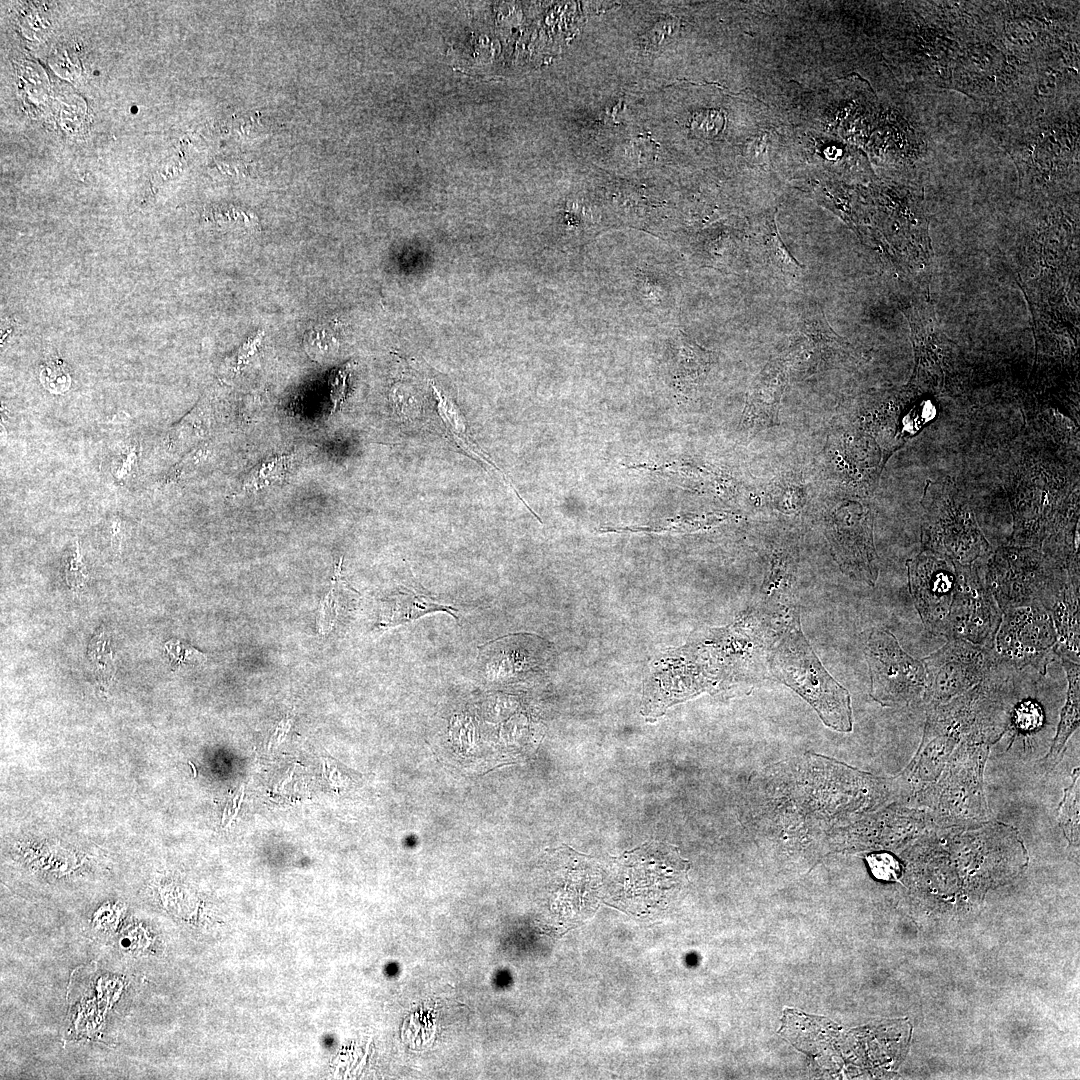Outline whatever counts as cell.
Here are the masks:
<instances>
[{"label": "cell", "instance_id": "cell-8", "mask_svg": "<svg viewBox=\"0 0 1080 1080\" xmlns=\"http://www.w3.org/2000/svg\"><path fill=\"white\" fill-rule=\"evenodd\" d=\"M871 507L850 500L839 505L826 523V537L841 569L855 580L874 586L879 560L873 539Z\"/></svg>", "mask_w": 1080, "mask_h": 1080}, {"label": "cell", "instance_id": "cell-15", "mask_svg": "<svg viewBox=\"0 0 1080 1080\" xmlns=\"http://www.w3.org/2000/svg\"><path fill=\"white\" fill-rule=\"evenodd\" d=\"M454 608L439 604L424 595H418L411 591H399L393 599L388 617L384 621L385 626L391 627L421 617L427 613L444 611L456 617Z\"/></svg>", "mask_w": 1080, "mask_h": 1080}, {"label": "cell", "instance_id": "cell-14", "mask_svg": "<svg viewBox=\"0 0 1080 1080\" xmlns=\"http://www.w3.org/2000/svg\"><path fill=\"white\" fill-rule=\"evenodd\" d=\"M294 460L295 454L290 453L271 456L260 462L245 476L240 492L254 493L283 483L293 466Z\"/></svg>", "mask_w": 1080, "mask_h": 1080}, {"label": "cell", "instance_id": "cell-1", "mask_svg": "<svg viewBox=\"0 0 1080 1080\" xmlns=\"http://www.w3.org/2000/svg\"><path fill=\"white\" fill-rule=\"evenodd\" d=\"M771 670L807 700L827 726L852 730L850 695L823 668L801 633L798 618L787 624L771 649Z\"/></svg>", "mask_w": 1080, "mask_h": 1080}, {"label": "cell", "instance_id": "cell-5", "mask_svg": "<svg viewBox=\"0 0 1080 1080\" xmlns=\"http://www.w3.org/2000/svg\"><path fill=\"white\" fill-rule=\"evenodd\" d=\"M921 661L926 674L925 699L936 704L969 691L1002 663L994 648L960 639H947Z\"/></svg>", "mask_w": 1080, "mask_h": 1080}, {"label": "cell", "instance_id": "cell-17", "mask_svg": "<svg viewBox=\"0 0 1080 1080\" xmlns=\"http://www.w3.org/2000/svg\"><path fill=\"white\" fill-rule=\"evenodd\" d=\"M304 347L310 358L319 363H327L337 350L334 336L327 328H313L304 336Z\"/></svg>", "mask_w": 1080, "mask_h": 1080}, {"label": "cell", "instance_id": "cell-22", "mask_svg": "<svg viewBox=\"0 0 1080 1080\" xmlns=\"http://www.w3.org/2000/svg\"><path fill=\"white\" fill-rule=\"evenodd\" d=\"M120 527H121L120 519L115 517L113 519V521H112V524H111V534H112L111 542H112V546L114 548H116V546H117V548L119 547Z\"/></svg>", "mask_w": 1080, "mask_h": 1080}, {"label": "cell", "instance_id": "cell-11", "mask_svg": "<svg viewBox=\"0 0 1080 1080\" xmlns=\"http://www.w3.org/2000/svg\"><path fill=\"white\" fill-rule=\"evenodd\" d=\"M787 379L785 361H773L761 372L747 400L742 418L746 430L777 424L778 409Z\"/></svg>", "mask_w": 1080, "mask_h": 1080}, {"label": "cell", "instance_id": "cell-9", "mask_svg": "<svg viewBox=\"0 0 1080 1080\" xmlns=\"http://www.w3.org/2000/svg\"><path fill=\"white\" fill-rule=\"evenodd\" d=\"M908 586L924 627L941 636L956 583L954 561L927 550L907 562Z\"/></svg>", "mask_w": 1080, "mask_h": 1080}, {"label": "cell", "instance_id": "cell-16", "mask_svg": "<svg viewBox=\"0 0 1080 1080\" xmlns=\"http://www.w3.org/2000/svg\"><path fill=\"white\" fill-rule=\"evenodd\" d=\"M1059 824L1071 843L1079 841V769L1074 770L1071 786L1064 790V798L1059 806Z\"/></svg>", "mask_w": 1080, "mask_h": 1080}, {"label": "cell", "instance_id": "cell-19", "mask_svg": "<svg viewBox=\"0 0 1080 1080\" xmlns=\"http://www.w3.org/2000/svg\"><path fill=\"white\" fill-rule=\"evenodd\" d=\"M870 870L875 878L892 881L900 874L899 862L888 853L871 854L866 858Z\"/></svg>", "mask_w": 1080, "mask_h": 1080}, {"label": "cell", "instance_id": "cell-7", "mask_svg": "<svg viewBox=\"0 0 1080 1080\" xmlns=\"http://www.w3.org/2000/svg\"><path fill=\"white\" fill-rule=\"evenodd\" d=\"M1056 642L1048 611L1041 605H1029L1002 613L994 651L1002 663L1017 669L1033 666L1045 673L1052 654H1055Z\"/></svg>", "mask_w": 1080, "mask_h": 1080}, {"label": "cell", "instance_id": "cell-12", "mask_svg": "<svg viewBox=\"0 0 1080 1080\" xmlns=\"http://www.w3.org/2000/svg\"><path fill=\"white\" fill-rule=\"evenodd\" d=\"M1060 659L1067 676L1068 689L1055 738L1043 759V769L1046 772L1053 770L1062 760L1068 739L1079 727L1080 665L1066 658Z\"/></svg>", "mask_w": 1080, "mask_h": 1080}, {"label": "cell", "instance_id": "cell-20", "mask_svg": "<svg viewBox=\"0 0 1080 1080\" xmlns=\"http://www.w3.org/2000/svg\"><path fill=\"white\" fill-rule=\"evenodd\" d=\"M65 572L67 583L73 588L82 586L87 580L88 574L82 561L77 540L71 555L66 561Z\"/></svg>", "mask_w": 1080, "mask_h": 1080}, {"label": "cell", "instance_id": "cell-3", "mask_svg": "<svg viewBox=\"0 0 1080 1080\" xmlns=\"http://www.w3.org/2000/svg\"><path fill=\"white\" fill-rule=\"evenodd\" d=\"M987 559L981 573L1002 613L1029 605L1045 608L1065 570L1031 547H1001Z\"/></svg>", "mask_w": 1080, "mask_h": 1080}, {"label": "cell", "instance_id": "cell-6", "mask_svg": "<svg viewBox=\"0 0 1080 1080\" xmlns=\"http://www.w3.org/2000/svg\"><path fill=\"white\" fill-rule=\"evenodd\" d=\"M955 564V590L941 636L994 648L1002 611L977 565Z\"/></svg>", "mask_w": 1080, "mask_h": 1080}, {"label": "cell", "instance_id": "cell-2", "mask_svg": "<svg viewBox=\"0 0 1080 1080\" xmlns=\"http://www.w3.org/2000/svg\"><path fill=\"white\" fill-rule=\"evenodd\" d=\"M922 508V550L962 565L991 554L972 508L952 483L927 481Z\"/></svg>", "mask_w": 1080, "mask_h": 1080}, {"label": "cell", "instance_id": "cell-4", "mask_svg": "<svg viewBox=\"0 0 1080 1080\" xmlns=\"http://www.w3.org/2000/svg\"><path fill=\"white\" fill-rule=\"evenodd\" d=\"M863 652L871 678V695L882 705L909 703L925 692L926 674L922 661L909 655L896 637L885 629L873 628Z\"/></svg>", "mask_w": 1080, "mask_h": 1080}, {"label": "cell", "instance_id": "cell-18", "mask_svg": "<svg viewBox=\"0 0 1080 1080\" xmlns=\"http://www.w3.org/2000/svg\"><path fill=\"white\" fill-rule=\"evenodd\" d=\"M1042 722V710L1035 702H1022L1014 711L1013 723L1022 732L1034 731L1042 725Z\"/></svg>", "mask_w": 1080, "mask_h": 1080}, {"label": "cell", "instance_id": "cell-13", "mask_svg": "<svg viewBox=\"0 0 1080 1080\" xmlns=\"http://www.w3.org/2000/svg\"><path fill=\"white\" fill-rule=\"evenodd\" d=\"M435 400L437 402V410L443 421L448 435L453 439L454 443L461 448L464 452L472 456L475 460L487 465L491 470L497 473V475L503 479V481L511 486L514 493L524 503V500L518 495L517 490L513 484L509 481L506 475L499 469L496 464L488 457V455L480 448V446L472 439L467 422L460 412L456 403L446 395L435 384H432Z\"/></svg>", "mask_w": 1080, "mask_h": 1080}, {"label": "cell", "instance_id": "cell-21", "mask_svg": "<svg viewBox=\"0 0 1080 1080\" xmlns=\"http://www.w3.org/2000/svg\"><path fill=\"white\" fill-rule=\"evenodd\" d=\"M350 372V366L346 365L338 369L330 378L331 399L334 409L343 401L346 392V381Z\"/></svg>", "mask_w": 1080, "mask_h": 1080}, {"label": "cell", "instance_id": "cell-23", "mask_svg": "<svg viewBox=\"0 0 1080 1080\" xmlns=\"http://www.w3.org/2000/svg\"><path fill=\"white\" fill-rule=\"evenodd\" d=\"M137 111H138V109H137L136 106L131 107V112L132 113H137Z\"/></svg>", "mask_w": 1080, "mask_h": 1080}, {"label": "cell", "instance_id": "cell-10", "mask_svg": "<svg viewBox=\"0 0 1080 1080\" xmlns=\"http://www.w3.org/2000/svg\"><path fill=\"white\" fill-rule=\"evenodd\" d=\"M1055 633V654L1080 663L1079 657V573L1065 571L1059 578L1045 608Z\"/></svg>", "mask_w": 1080, "mask_h": 1080}]
</instances>
